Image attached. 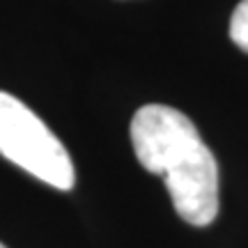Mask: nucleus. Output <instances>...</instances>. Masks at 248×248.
Listing matches in <instances>:
<instances>
[{"mask_svg":"<svg viewBox=\"0 0 248 248\" xmlns=\"http://www.w3.org/2000/svg\"><path fill=\"white\" fill-rule=\"evenodd\" d=\"M136 159L161 175L175 212L188 225L204 228L218 214V166L200 133L177 108L147 104L131 120Z\"/></svg>","mask_w":248,"mask_h":248,"instance_id":"obj_1","label":"nucleus"},{"mask_svg":"<svg viewBox=\"0 0 248 248\" xmlns=\"http://www.w3.org/2000/svg\"><path fill=\"white\" fill-rule=\"evenodd\" d=\"M0 154L58 191L76 184L67 147L21 99L0 90Z\"/></svg>","mask_w":248,"mask_h":248,"instance_id":"obj_2","label":"nucleus"},{"mask_svg":"<svg viewBox=\"0 0 248 248\" xmlns=\"http://www.w3.org/2000/svg\"><path fill=\"white\" fill-rule=\"evenodd\" d=\"M230 37L241 51L248 53V0H241L232 12L230 21Z\"/></svg>","mask_w":248,"mask_h":248,"instance_id":"obj_3","label":"nucleus"},{"mask_svg":"<svg viewBox=\"0 0 248 248\" xmlns=\"http://www.w3.org/2000/svg\"><path fill=\"white\" fill-rule=\"evenodd\" d=\"M0 248H7V246H5V244H0Z\"/></svg>","mask_w":248,"mask_h":248,"instance_id":"obj_4","label":"nucleus"}]
</instances>
